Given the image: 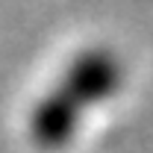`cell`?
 <instances>
[{
  "mask_svg": "<svg viewBox=\"0 0 153 153\" xmlns=\"http://www.w3.org/2000/svg\"><path fill=\"white\" fill-rule=\"evenodd\" d=\"M82 115L85 112L53 82L27 115V135L33 147L41 153H59L71 147L82 127Z\"/></svg>",
  "mask_w": 153,
  "mask_h": 153,
  "instance_id": "obj_2",
  "label": "cell"
},
{
  "mask_svg": "<svg viewBox=\"0 0 153 153\" xmlns=\"http://www.w3.org/2000/svg\"><path fill=\"white\" fill-rule=\"evenodd\" d=\"M56 85L74 100L82 112L115 97L124 85V65L109 47H82L62 68Z\"/></svg>",
  "mask_w": 153,
  "mask_h": 153,
  "instance_id": "obj_1",
  "label": "cell"
}]
</instances>
